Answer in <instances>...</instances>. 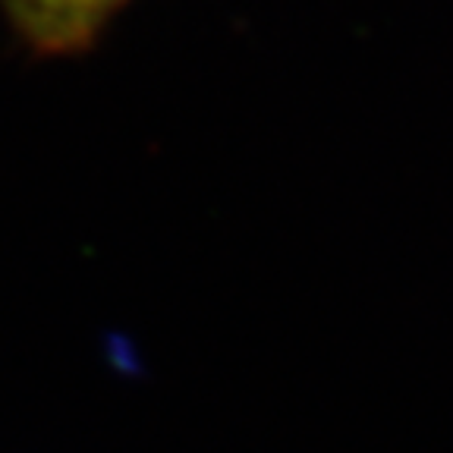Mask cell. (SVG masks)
<instances>
[{"label": "cell", "mask_w": 453, "mask_h": 453, "mask_svg": "<svg viewBox=\"0 0 453 453\" xmlns=\"http://www.w3.org/2000/svg\"><path fill=\"white\" fill-rule=\"evenodd\" d=\"M129 4L133 0H0V13L32 57L64 60L98 48Z\"/></svg>", "instance_id": "6da1fadb"}]
</instances>
